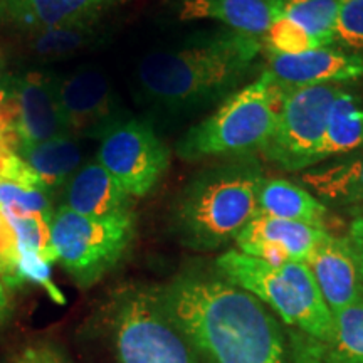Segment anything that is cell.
Masks as SVG:
<instances>
[{
  "label": "cell",
  "instance_id": "21",
  "mask_svg": "<svg viewBox=\"0 0 363 363\" xmlns=\"http://www.w3.org/2000/svg\"><path fill=\"white\" fill-rule=\"evenodd\" d=\"M363 145V103L347 86L335 98L318 153V165L325 160L355 152Z\"/></svg>",
  "mask_w": 363,
  "mask_h": 363
},
{
  "label": "cell",
  "instance_id": "34",
  "mask_svg": "<svg viewBox=\"0 0 363 363\" xmlns=\"http://www.w3.org/2000/svg\"><path fill=\"white\" fill-rule=\"evenodd\" d=\"M7 94H9L7 88H4V86H0V106H2V103L7 99Z\"/></svg>",
  "mask_w": 363,
  "mask_h": 363
},
{
  "label": "cell",
  "instance_id": "28",
  "mask_svg": "<svg viewBox=\"0 0 363 363\" xmlns=\"http://www.w3.org/2000/svg\"><path fill=\"white\" fill-rule=\"evenodd\" d=\"M333 40L347 51H363V0H343Z\"/></svg>",
  "mask_w": 363,
  "mask_h": 363
},
{
  "label": "cell",
  "instance_id": "1",
  "mask_svg": "<svg viewBox=\"0 0 363 363\" xmlns=\"http://www.w3.org/2000/svg\"><path fill=\"white\" fill-rule=\"evenodd\" d=\"M158 294L174 323L211 363H286L279 323L239 286L180 278Z\"/></svg>",
  "mask_w": 363,
  "mask_h": 363
},
{
  "label": "cell",
  "instance_id": "29",
  "mask_svg": "<svg viewBox=\"0 0 363 363\" xmlns=\"http://www.w3.org/2000/svg\"><path fill=\"white\" fill-rule=\"evenodd\" d=\"M0 281L9 288H16L24 283L21 274L19 240L2 211H0Z\"/></svg>",
  "mask_w": 363,
  "mask_h": 363
},
{
  "label": "cell",
  "instance_id": "20",
  "mask_svg": "<svg viewBox=\"0 0 363 363\" xmlns=\"http://www.w3.org/2000/svg\"><path fill=\"white\" fill-rule=\"evenodd\" d=\"M17 153L35 172L43 187L49 194L66 185L78 172L79 163L83 160V150L71 135L57 136L40 143L21 145Z\"/></svg>",
  "mask_w": 363,
  "mask_h": 363
},
{
  "label": "cell",
  "instance_id": "19",
  "mask_svg": "<svg viewBox=\"0 0 363 363\" xmlns=\"http://www.w3.org/2000/svg\"><path fill=\"white\" fill-rule=\"evenodd\" d=\"M257 214L326 229L328 206H325L305 185L284 179H266L257 197Z\"/></svg>",
  "mask_w": 363,
  "mask_h": 363
},
{
  "label": "cell",
  "instance_id": "14",
  "mask_svg": "<svg viewBox=\"0 0 363 363\" xmlns=\"http://www.w3.org/2000/svg\"><path fill=\"white\" fill-rule=\"evenodd\" d=\"M306 266L315 276L331 313L352 305L363 289V269L347 238L328 234L313 251Z\"/></svg>",
  "mask_w": 363,
  "mask_h": 363
},
{
  "label": "cell",
  "instance_id": "2",
  "mask_svg": "<svg viewBox=\"0 0 363 363\" xmlns=\"http://www.w3.org/2000/svg\"><path fill=\"white\" fill-rule=\"evenodd\" d=\"M262 40L224 27L145 54L136 84L150 106L190 115L224 101L256 69Z\"/></svg>",
  "mask_w": 363,
  "mask_h": 363
},
{
  "label": "cell",
  "instance_id": "17",
  "mask_svg": "<svg viewBox=\"0 0 363 363\" xmlns=\"http://www.w3.org/2000/svg\"><path fill=\"white\" fill-rule=\"evenodd\" d=\"M118 0H0V19L26 30L96 21Z\"/></svg>",
  "mask_w": 363,
  "mask_h": 363
},
{
  "label": "cell",
  "instance_id": "12",
  "mask_svg": "<svg viewBox=\"0 0 363 363\" xmlns=\"http://www.w3.org/2000/svg\"><path fill=\"white\" fill-rule=\"evenodd\" d=\"M264 71L288 89L363 81V52L318 48L301 54H267Z\"/></svg>",
  "mask_w": 363,
  "mask_h": 363
},
{
  "label": "cell",
  "instance_id": "23",
  "mask_svg": "<svg viewBox=\"0 0 363 363\" xmlns=\"http://www.w3.org/2000/svg\"><path fill=\"white\" fill-rule=\"evenodd\" d=\"M343 0H281V16L306 30L320 48L335 44V27Z\"/></svg>",
  "mask_w": 363,
  "mask_h": 363
},
{
  "label": "cell",
  "instance_id": "5",
  "mask_svg": "<svg viewBox=\"0 0 363 363\" xmlns=\"http://www.w3.org/2000/svg\"><path fill=\"white\" fill-rule=\"evenodd\" d=\"M222 278L256 296L286 325L308 335L316 345L335 337V318L306 262L274 266L233 249L217 257Z\"/></svg>",
  "mask_w": 363,
  "mask_h": 363
},
{
  "label": "cell",
  "instance_id": "25",
  "mask_svg": "<svg viewBox=\"0 0 363 363\" xmlns=\"http://www.w3.org/2000/svg\"><path fill=\"white\" fill-rule=\"evenodd\" d=\"M16 230L19 240V251L38 254L48 262L56 261L51 242L52 216L29 214V216H6Z\"/></svg>",
  "mask_w": 363,
  "mask_h": 363
},
{
  "label": "cell",
  "instance_id": "4",
  "mask_svg": "<svg viewBox=\"0 0 363 363\" xmlns=\"http://www.w3.org/2000/svg\"><path fill=\"white\" fill-rule=\"evenodd\" d=\"M291 91L262 69L259 78L230 94L211 116L182 136L177 155L182 160L199 162L242 158L261 152L278 125L284 99Z\"/></svg>",
  "mask_w": 363,
  "mask_h": 363
},
{
  "label": "cell",
  "instance_id": "16",
  "mask_svg": "<svg viewBox=\"0 0 363 363\" xmlns=\"http://www.w3.org/2000/svg\"><path fill=\"white\" fill-rule=\"evenodd\" d=\"M281 16V0H180L182 21L212 19L235 33L264 38Z\"/></svg>",
  "mask_w": 363,
  "mask_h": 363
},
{
  "label": "cell",
  "instance_id": "3",
  "mask_svg": "<svg viewBox=\"0 0 363 363\" xmlns=\"http://www.w3.org/2000/svg\"><path fill=\"white\" fill-rule=\"evenodd\" d=\"M266 180L252 157L233 158L202 170L185 185L174 207V225L185 246L212 251L257 216V197Z\"/></svg>",
  "mask_w": 363,
  "mask_h": 363
},
{
  "label": "cell",
  "instance_id": "27",
  "mask_svg": "<svg viewBox=\"0 0 363 363\" xmlns=\"http://www.w3.org/2000/svg\"><path fill=\"white\" fill-rule=\"evenodd\" d=\"M318 48L320 44L303 27L284 16H279L262 38V49L267 54H301Z\"/></svg>",
  "mask_w": 363,
  "mask_h": 363
},
{
  "label": "cell",
  "instance_id": "13",
  "mask_svg": "<svg viewBox=\"0 0 363 363\" xmlns=\"http://www.w3.org/2000/svg\"><path fill=\"white\" fill-rule=\"evenodd\" d=\"M59 83L61 79L43 71L26 72L11 83L9 91L19 108L16 128L21 145L69 135L59 104Z\"/></svg>",
  "mask_w": 363,
  "mask_h": 363
},
{
  "label": "cell",
  "instance_id": "30",
  "mask_svg": "<svg viewBox=\"0 0 363 363\" xmlns=\"http://www.w3.org/2000/svg\"><path fill=\"white\" fill-rule=\"evenodd\" d=\"M0 182L24 185V187L44 189L39 177L27 165L24 158L9 148H0Z\"/></svg>",
  "mask_w": 363,
  "mask_h": 363
},
{
  "label": "cell",
  "instance_id": "6",
  "mask_svg": "<svg viewBox=\"0 0 363 363\" xmlns=\"http://www.w3.org/2000/svg\"><path fill=\"white\" fill-rule=\"evenodd\" d=\"M135 235V216L88 217L61 206L51 222L56 261L81 286L94 284L118 264Z\"/></svg>",
  "mask_w": 363,
  "mask_h": 363
},
{
  "label": "cell",
  "instance_id": "32",
  "mask_svg": "<svg viewBox=\"0 0 363 363\" xmlns=\"http://www.w3.org/2000/svg\"><path fill=\"white\" fill-rule=\"evenodd\" d=\"M16 363H65L52 350L48 348H29L17 358Z\"/></svg>",
  "mask_w": 363,
  "mask_h": 363
},
{
  "label": "cell",
  "instance_id": "26",
  "mask_svg": "<svg viewBox=\"0 0 363 363\" xmlns=\"http://www.w3.org/2000/svg\"><path fill=\"white\" fill-rule=\"evenodd\" d=\"M48 190L0 182V211L6 216H54Z\"/></svg>",
  "mask_w": 363,
  "mask_h": 363
},
{
  "label": "cell",
  "instance_id": "24",
  "mask_svg": "<svg viewBox=\"0 0 363 363\" xmlns=\"http://www.w3.org/2000/svg\"><path fill=\"white\" fill-rule=\"evenodd\" d=\"M98 38L94 21L74 22L35 30L30 49L43 57H66L93 45Z\"/></svg>",
  "mask_w": 363,
  "mask_h": 363
},
{
  "label": "cell",
  "instance_id": "33",
  "mask_svg": "<svg viewBox=\"0 0 363 363\" xmlns=\"http://www.w3.org/2000/svg\"><path fill=\"white\" fill-rule=\"evenodd\" d=\"M7 313H9V298L6 293V286H4L2 281H0V323L6 320Z\"/></svg>",
  "mask_w": 363,
  "mask_h": 363
},
{
  "label": "cell",
  "instance_id": "22",
  "mask_svg": "<svg viewBox=\"0 0 363 363\" xmlns=\"http://www.w3.org/2000/svg\"><path fill=\"white\" fill-rule=\"evenodd\" d=\"M335 337L316 345L310 363H363V289L355 301L335 313Z\"/></svg>",
  "mask_w": 363,
  "mask_h": 363
},
{
  "label": "cell",
  "instance_id": "31",
  "mask_svg": "<svg viewBox=\"0 0 363 363\" xmlns=\"http://www.w3.org/2000/svg\"><path fill=\"white\" fill-rule=\"evenodd\" d=\"M347 240L350 244V247L355 252L358 262H360L363 269V216L357 217L355 220L350 224V229H348Z\"/></svg>",
  "mask_w": 363,
  "mask_h": 363
},
{
  "label": "cell",
  "instance_id": "11",
  "mask_svg": "<svg viewBox=\"0 0 363 363\" xmlns=\"http://www.w3.org/2000/svg\"><path fill=\"white\" fill-rule=\"evenodd\" d=\"M328 234L321 227L257 214L240 230L235 244L238 251L247 256L281 266L286 262H306Z\"/></svg>",
  "mask_w": 363,
  "mask_h": 363
},
{
  "label": "cell",
  "instance_id": "10",
  "mask_svg": "<svg viewBox=\"0 0 363 363\" xmlns=\"http://www.w3.org/2000/svg\"><path fill=\"white\" fill-rule=\"evenodd\" d=\"M59 104L66 128L74 138H103L121 121L110 81L96 67H79L61 79Z\"/></svg>",
  "mask_w": 363,
  "mask_h": 363
},
{
  "label": "cell",
  "instance_id": "18",
  "mask_svg": "<svg viewBox=\"0 0 363 363\" xmlns=\"http://www.w3.org/2000/svg\"><path fill=\"white\" fill-rule=\"evenodd\" d=\"M301 182L325 206H362L363 145L355 152L306 170L301 175Z\"/></svg>",
  "mask_w": 363,
  "mask_h": 363
},
{
  "label": "cell",
  "instance_id": "9",
  "mask_svg": "<svg viewBox=\"0 0 363 363\" xmlns=\"http://www.w3.org/2000/svg\"><path fill=\"white\" fill-rule=\"evenodd\" d=\"M98 162L126 194L143 197L169 169L170 150L147 121L121 120L101 138Z\"/></svg>",
  "mask_w": 363,
  "mask_h": 363
},
{
  "label": "cell",
  "instance_id": "15",
  "mask_svg": "<svg viewBox=\"0 0 363 363\" xmlns=\"http://www.w3.org/2000/svg\"><path fill=\"white\" fill-rule=\"evenodd\" d=\"M62 206L76 214L98 219L133 216L131 195L99 162L86 163L71 177L66 184Z\"/></svg>",
  "mask_w": 363,
  "mask_h": 363
},
{
  "label": "cell",
  "instance_id": "8",
  "mask_svg": "<svg viewBox=\"0 0 363 363\" xmlns=\"http://www.w3.org/2000/svg\"><path fill=\"white\" fill-rule=\"evenodd\" d=\"M343 88L345 84H325L293 89L261 155L288 172L316 167L330 108Z\"/></svg>",
  "mask_w": 363,
  "mask_h": 363
},
{
  "label": "cell",
  "instance_id": "7",
  "mask_svg": "<svg viewBox=\"0 0 363 363\" xmlns=\"http://www.w3.org/2000/svg\"><path fill=\"white\" fill-rule=\"evenodd\" d=\"M115 347L120 363H199L158 291L130 289L116 303Z\"/></svg>",
  "mask_w": 363,
  "mask_h": 363
}]
</instances>
